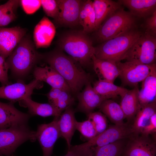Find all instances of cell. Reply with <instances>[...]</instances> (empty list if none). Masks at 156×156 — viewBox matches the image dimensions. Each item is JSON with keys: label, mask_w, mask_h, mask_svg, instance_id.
I'll use <instances>...</instances> for the list:
<instances>
[{"label": "cell", "mask_w": 156, "mask_h": 156, "mask_svg": "<svg viewBox=\"0 0 156 156\" xmlns=\"http://www.w3.org/2000/svg\"><path fill=\"white\" fill-rule=\"evenodd\" d=\"M42 55V59L63 77L73 94L76 95L83 87L90 81V75L77 62L60 49Z\"/></svg>", "instance_id": "1"}, {"label": "cell", "mask_w": 156, "mask_h": 156, "mask_svg": "<svg viewBox=\"0 0 156 156\" xmlns=\"http://www.w3.org/2000/svg\"><path fill=\"white\" fill-rule=\"evenodd\" d=\"M34 44L24 36L5 59L9 69L19 81L33 71L36 64L42 59V55L36 50Z\"/></svg>", "instance_id": "2"}, {"label": "cell", "mask_w": 156, "mask_h": 156, "mask_svg": "<svg viewBox=\"0 0 156 156\" xmlns=\"http://www.w3.org/2000/svg\"><path fill=\"white\" fill-rule=\"evenodd\" d=\"M60 49L82 67H87L92 62L95 53V47L91 38L82 31H73L67 33L59 39Z\"/></svg>", "instance_id": "3"}, {"label": "cell", "mask_w": 156, "mask_h": 156, "mask_svg": "<svg viewBox=\"0 0 156 156\" xmlns=\"http://www.w3.org/2000/svg\"><path fill=\"white\" fill-rule=\"evenodd\" d=\"M134 134L132 125L128 123L114 125L85 143L71 146V149L77 156H92L100 148L129 138Z\"/></svg>", "instance_id": "4"}, {"label": "cell", "mask_w": 156, "mask_h": 156, "mask_svg": "<svg viewBox=\"0 0 156 156\" xmlns=\"http://www.w3.org/2000/svg\"><path fill=\"white\" fill-rule=\"evenodd\" d=\"M142 34L135 28L104 41L95 47V57L116 63L124 60L128 51Z\"/></svg>", "instance_id": "5"}, {"label": "cell", "mask_w": 156, "mask_h": 156, "mask_svg": "<svg viewBox=\"0 0 156 156\" xmlns=\"http://www.w3.org/2000/svg\"><path fill=\"white\" fill-rule=\"evenodd\" d=\"M135 22L134 16L121 8L106 19L95 31V38L102 43L135 28Z\"/></svg>", "instance_id": "6"}, {"label": "cell", "mask_w": 156, "mask_h": 156, "mask_svg": "<svg viewBox=\"0 0 156 156\" xmlns=\"http://www.w3.org/2000/svg\"><path fill=\"white\" fill-rule=\"evenodd\" d=\"M36 133L27 124L0 130V155L13 156L16 148L23 143L28 140L33 142L36 140Z\"/></svg>", "instance_id": "7"}, {"label": "cell", "mask_w": 156, "mask_h": 156, "mask_svg": "<svg viewBox=\"0 0 156 156\" xmlns=\"http://www.w3.org/2000/svg\"><path fill=\"white\" fill-rule=\"evenodd\" d=\"M156 59V37L145 32L133 44L124 60L151 64L155 63Z\"/></svg>", "instance_id": "8"}, {"label": "cell", "mask_w": 156, "mask_h": 156, "mask_svg": "<svg viewBox=\"0 0 156 156\" xmlns=\"http://www.w3.org/2000/svg\"><path fill=\"white\" fill-rule=\"evenodd\" d=\"M119 75L123 83L133 86L138 85L147 77L156 73V64H144L128 61L116 63Z\"/></svg>", "instance_id": "9"}, {"label": "cell", "mask_w": 156, "mask_h": 156, "mask_svg": "<svg viewBox=\"0 0 156 156\" xmlns=\"http://www.w3.org/2000/svg\"><path fill=\"white\" fill-rule=\"evenodd\" d=\"M43 86V82L34 78L28 84L22 81L0 87V98L6 99L13 103L31 97L34 90Z\"/></svg>", "instance_id": "10"}, {"label": "cell", "mask_w": 156, "mask_h": 156, "mask_svg": "<svg viewBox=\"0 0 156 156\" xmlns=\"http://www.w3.org/2000/svg\"><path fill=\"white\" fill-rule=\"evenodd\" d=\"M125 145L123 156H155L156 142L150 135L133 134Z\"/></svg>", "instance_id": "11"}, {"label": "cell", "mask_w": 156, "mask_h": 156, "mask_svg": "<svg viewBox=\"0 0 156 156\" xmlns=\"http://www.w3.org/2000/svg\"><path fill=\"white\" fill-rule=\"evenodd\" d=\"M59 117H55L53 120L48 124L38 125L36 137L42 148L43 156H51L54 145L61 136L58 124Z\"/></svg>", "instance_id": "12"}, {"label": "cell", "mask_w": 156, "mask_h": 156, "mask_svg": "<svg viewBox=\"0 0 156 156\" xmlns=\"http://www.w3.org/2000/svg\"><path fill=\"white\" fill-rule=\"evenodd\" d=\"M59 8L57 18L60 25L74 27L79 24V15L83 2L80 0H57Z\"/></svg>", "instance_id": "13"}, {"label": "cell", "mask_w": 156, "mask_h": 156, "mask_svg": "<svg viewBox=\"0 0 156 156\" xmlns=\"http://www.w3.org/2000/svg\"><path fill=\"white\" fill-rule=\"evenodd\" d=\"M26 30L20 27H0V55L6 59L22 38Z\"/></svg>", "instance_id": "14"}, {"label": "cell", "mask_w": 156, "mask_h": 156, "mask_svg": "<svg viewBox=\"0 0 156 156\" xmlns=\"http://www.w3.org/2000/svg\"><path fill=\"white\" fill-rule=\"evenodd\" d=\"M31 116L17 109L10 102L0 101V130L19 125L27 124Z\"/></svg>", "instance_id": "15"}, {"label": "cell", "mask_w": 156, "mask_h": 156, "mask_svg": "<svg viewBox=\"0 0 156 156\" xmlns=\"http://www.w3.org/2000/svg\"><path fill=\"white\" fill-rule=\"evenodd\" d=\"M55 32L54 24L47 17H43L35 26L34 30L33 38L36 48L49 47Z\"/></svg>", "instance_id": "16"}, {"label": "cell", "mask_w": 156, "mask_h": 156, "mask_svg": "<svg viewBox=\"0 0 156 156\" xmlns=\"http://www.w3.org/2000/svg\"><path fill=\"white\" fill-rule=\"evenodd\" d=\"M32 73L35 79L46 82L51 88L61 89L71 92L69 87L63 77L49 66L42 67L36 66L33 69Z\"/></svg>", "instance_id": "17"}, {"label": "cell", "mask_w": 156, "mask_h": 156, "mask_svg": "<svg viewBox=\"0 0 156 156\" xmlns=\"http://www.w3.org/2000/svg\"><path fill=\"white\" fill-rule=\"evenodd\" d=\"M76 96L79 101L77 110L87 115L99 107L105 100L95 91L90 81L87 83L83 91L79 92Z\"/></svg>", "instance_id": "18"}, {"label": "cell", "mask_w": 156, "mask_h": 156, "mask_svg": "<svg viewBox=\"0 0 156 156\" xmlns=\"http://www.w3.org/2000/svg\"><path fill=\"white\" fill-rule=\"evenodd\" d=\"M93 69L99 80L114 83L119 75L116 63L112 61L101 60L96 58L94 55L92 57Z\"/></svg>", "instance_id": "19"}, {"label": "cell", "mask_w": 156, "mask_h": 156, "mask_svg": "<svg viewBox=\"0 0 156 156\" xmlns=\"http://www.w3.org/2000/svg\"><path fill=\"white\" fill-rule=\"evenodd\" d=\"M121 5L127 8L134 16L145 18L156 10V0H119Z\"/></svg>", "instance_id": "20"}, {"label": "cell", "mask_w": 156, "mask_h": 156, "mask_svg": "<svg viewBox=\"0 0 156 156\" xmlns=\"http://www.w3.org/2000/svg\"><path fill=\"white\" fill-rule=\"evenodd\" d=\"M19 102L20 106L28 109V114L31 116L59 117L61 114L51 104L35 102L32 100L31 97L26 98L19 101Z\"/></svg>", "instance_id": "21"}, {"label": "cell", "mask_w": 156, "mask_h": 156, "mask_svg": "<svg viewBox=\"0 0 156 156\" xmlns=\"http://www.w3.org/2000/svg\"><path fill=\"white\" fill-rule=\"evenodd\" d=\"M139 90L138 85L128 90L121 97L120 105L128 121L134 119L139 108Z\"/></svg>", "instance_id": "22"}, {"label": "cell", "mask_w": 156, "mask_h": 156, "mask_svg": "<svg viewBox=\"0 0 156 156\" xmlns=\"http://www.w3.org/2000/svg\"><path fill=\"white\" fill-rule=\"evenodd\" d=\"M74 111L70 106L67 108L60 116L58 121L61 136L66 140L68 149L71 146V141L75 130L76 120Z\"/></svg>", "instance_id": "23"}, {"label": "cell", "mask_w": 156, "mask_h": 156, "mask_svg": "<svg viewBox=\"0 0 156 156\" xmlns=\"http://www.w3.org/2000/svg\"><path fill=\"white\" fill-rule=\"evenodd\" d=\"M93 4L96 18V30L106 19L122 8L118 1L111 0H94Z\"/></svg>", "instance_id": "24"}, {"label": "cell", "mask_w": 156, "mask_h": 156, "mask_svg": "<svg viewBox=\"0 0 156 156\" xmlns=\"http://www.w3.org/2000/svg\"><path fill=\"white\" fill-rule=\"evenodd\" d=\"M71 93L67 90L51 88L46 94L49 103L54 106L61 113L68 107L71 106L74 102Z\"/></svg>", "instance_id": "25"}, {"label": "cell", "mask_w": 156, "mask_h": 156, "mask_svg": "<svg viewBox=\"0 0 156 156\" xmlns=\"http://www.w3.org/2000/svg\"><path fill=\"white\" fill-rule=\"evenodd\" d=\"M156 113V101L144 105L140 104L132 125L134 134H140L151 117Z\"/></svg>", "instance_id": "26"}, {"label": "cell", "mask_w": 156, "mask_h": 156, "mask_svg": "<svg viewBox=\"0 0 156 156\" xmlns=\"http://www.w3.org/2000/svg\"><path fill=\"white\" fill-rule=\"evenodd\" d=\"M79 22L83 27V33L87 34L96 31V18L93 1H83L79 14Z\"/></svg>", "instance_id": "27"}, {"label": "cell", "mask_w": 156, "mask_h": 156, "mask_svg": "<svg viewBox=\"0 0 156 156\" xmlns=\"http://www.w3.org/2000/svg\"><path fill=\"white\" fill-rule=\"evenodd\" d=\"M156 73L151 75L142 82L141 88L138 93L140 105L156 101Z\"/></svg>", "instance_id": "28"}, {"label": "cell", "mask_w": 156, "mask_h": 156, "mask_svg": "<svg viewBox=\"0 0 156 156\" xmlns=\"http://www.w3.org/2000/svg\"><path fill=\"white\" fill-rule=\"evenodd\" d=\"M95 91L104 99L121 97L128 90L105 81L99 80L95 82L93 87Z\"/></svg>", "instance_id": "29"}, {"label": "cell", "mask_w": 156, "mask_h": 156, "mask_svg": "<svg viewBox=\"0 0 156 156\" xmlns=\"http://www.w3.org/2000/svg\"><path fill=\"white\" fill-rule=\"evenodd\" d=\"M115 125L123 123L125 117L120 105L110 99L104 100L98 107Z\"/></svg>", "instance_id": "30"}, {"label": "cell", "mask_w": 156, "mask_h": 156, "mask_svg": "<svg viewBox=\"0 0 156 156\" xmlns=\"http://www.w3.org/2000/svg\"><path fill=\"white\" fill-rule=\"evenodd\" d=\"M124 140H119L100 148L92 156H120L125 146Z\"/></svg>", "instance_id": "31"}, {"label": "cell", "mask_w": 156, "mask_h": 156, "mask_svg": "<svg viewBox=\"0 0 156 156\" xmlns=\"http://www.w3.org/2000/svg\"><path fill=\"white\" fill-rule=\"evenodd\" d=\"M87 115L88 119L90 120L93 125L97 135L102 133L107 129V119L101 112H92Z\"/></svg>", "instance_id": "32"}, {"label": "cell", "mask_w": 156, "mask_h": 156, "mask_svg": "<svg viewBox=\"0 0 156 156\" xmlns=\"http://www.w3.org/2000/svg\"><path fill=\"white\" fill-rule=\"evenodd\" d=\"M75 127V129L79 131L83 136L89 140L97 135L93 125L89 119L82 122L76 121Z\"/></svg>", "instance_id": "33"}, {"label": "cell", "mask_w": 156, "mask_h": 156, "mask_svg": "<svg viewBox=\"0 0 156 156\" xmlns=\"http://www.w3.org/2000/svg\"><path fill=\"white\" fill-rule=\"evenodd\" d=\"M41 4L46 15L55 20L59 13V8L57 0H41Z\"/></svg>", "instance_id": "34"}, {"label": "cell", "mask_w": 156, "mask_h": 156, "mask_svg": "<svg viewBox=\"0 0 156 156\" xmlns=\"http://www.w3.org/2000/svg\"><path fill=\"white\" fill-rule=\"evenodd\" d=\"M20 3L24 11L28 14L34 13L41 6V0H22L20 1Z\"/></svg>", "instance_id": "35"}, {"label": "cell", "mask_w": 156, "mask_h": 156, "mask_svg": "<svg viewBox=\"0 0 156 156\" xmlns=\"http://www.w3.org/2000/svg\"><path fill=\"white\" fill-rule=\"evenodd\" d=\"M146 32L153 36L156 35V10L147 18L145 25Z\"/></svg>", "instance_id": "36"}, {"label": "cell", "mask_w": 156, "mask_h": 156, "mask_svg": "<svg viewBox=\"0 0 156 156\" xmlns=\"http://www.w3.org/2000/svg\"><path fill=\"white\" fill-rule=\"evenodd\" d=\"M156 113L151 118L143 129L140 134L148 136L156 134Z\"/></svg>", "instance_id": "37"}, {"label": "cell", "mask_w": 156, "mask_h": 156, "mask_svg": "<svg viewBox=\"0 0 156 156\" xmlns=\"http://www.w3.org/2000/svg\"><path fill=\"white\" fill-rule=\"evenodd\" d=\"M17 7L13 8L6 12L0 18V27L9 24L16 18L15 10Z\"/></svg>", "instance_id": "38"}, {"label": "cell", "mask_w": 156, "mask_h": 156, "mask_svg": "<svg viewBox=\"0 0 156 156\" xmlns=\"http://www.w3.org/2000/svg\"><path fill=\"white\" fill-rule=\"evenodd\" d=\"M20 1L10 0L5 3L0 5V18L8 10L14 7H17Z\"/></svg>", "instance_id": "39"}, {"label": "cell", "mask_w": 156, "mask_h": 156, "mask_svg": "<svg viewBox=\"0 0 156 156\" xmlns=\"http://www.w3.org/2000/svg\"><path fill=\"white\" fill-rule=\"evenodd\" d=\"M0 67L6 71H8L9 69L5 60L0 55Z\"/></svg>", "instance_id": "40"}, {"label": "cell", "mask_w": 156, "mask_h": 156, "mask_svg": "<svg viewBox=\"0 0 156 156\" xmlns=\"http://www.w3.org/2000/svg\"><path fill=\"white\" fill-rule=\"evenodd\" d=\"M64 156H77L71 151L68 150L67 153Z\"/></svg>", "instance_id": "41"}, {"label": "cell", "mask_w": 156, "mask_h": 156, "mask_svg": "<svg viewBox=\"0 0 156 156\" xmlns=\"http://www.w3.org/2000/svg\"><path fill=\"white\" fill-rule=\"evenodd\" d=\"M0 156H3V155H0Z\"/></svg>", "instance_id": "42"}]
</instances>
